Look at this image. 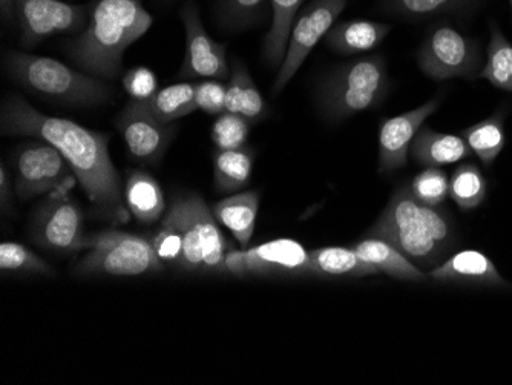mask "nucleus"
Listing matches in <instances>:
<instances>
[{"mask_svg": "<svg viewBox=\"0 0 512 385\" xmlns=\"http://www.w3.org/2000/svg\"><path fill=\"white\" fill-rule=\"evenodd\" d=\"M439 106V97H434L419 108L404 112L401 116L385 119L381 123L378 142V171L381 174H390L407 166L414 137Z\"/></svg>", "mask_w": 512, "mask_h": 385, "instance_id": "nucleus-16", "label": "nucleus"}, {"mask_svg": "<svg viewBox=\"0 0 512 385\" xmlns=\"http://www.w3.org/2000/svg\"><path fill=\"white\" fill-rule=\"evenodd\" d=\"M353 249L362 260L373 264L381 274L390 275L396 280L414 281V283L430 280V275L425 274V270L417 267L393 244L382 238L365 235L364 240L353 244Z\"/></svg>", "mask_w": 512, "mask_h": 385, "instance_id": "nucleus-19", "label": "nucleus"}, {"mask_svg": "<svg viewBox=\"0 0 512 385\" xmlns=\"http://www.w3.org/2000/svg\"><path fill=\"white\" fill-rule=\"evenodd\" d=\"M125 201L129 212L140 223H155L166 211L165 195L158 181L148 172H129L125 185Z\"/></svg>", "mask_w": 512, "mask_h": 385, "instance_id": "nucleus-24", "label": "nucleus"}, {"mask_svg": "<svg viewBox=\"0 0 512 385\" xmlns=\"http://www.w3.org/2000/svg\"><path fill=\"white\" fill-rule=\"evenodd\" d=\"M345 5L347 0H313L312 4L296 17L286 57L283 65L279 66L278 76L273 83L275 96H278L295 77L296 71L306 62L316 43L332 30Z\"/></svg>", "mask_w": 512, "mask_h": 385, "instance_id": "nucleus-12", "label": "nucleus"}, {"mask_svg": "<svg viewBox=\"0 0 512 385\" xmlns=\"http://www.w3.org/2000/svg\"><path fill=\"white\" fill-rule=\"evenodd\" d=\"M417 63L425 76L437 82L477 79L483 68L479 42L448 24L430 28L417 51Z\"/></svg>", "mask_w": 512, "mask_h": 385, "instance_id": "nucleus-8", "label": "nucleus"}, {"mask_svg": "<svg viewBox=\"0 0 512 385\" xmlns=\"http://www.w3.org/2000/svg\"><path fill=\"white\" fill-rule=\"evenodd\" d=\"M431 280L440 283H457L474 287H505L511 289L512 284L502 277L490 257L474 249L456 252L439 266L428 272Z\"/></svg>", "mask_w": 512, "mask_h": 385, "instance_id": "nucleus-17", "label": "nucleus"}, {"mask_svg": "<svg viewBox=\"0 0 512 385\" xmlns=\"http://www.w3.org/2000/svg\"><path fill=\"white\" fill-rule=\"evenodd\" d=\"M0 198H2V206H4V209H7V201L11 203V183L8 180L4 163H2V168H0Z\"/></svg>", "mask_w": 512, "mask_h": 385, "instance_id": "nucleus-39", "label": "nucleus"}, {"mask_svg": "<svg viewBox=\"0 0 512 385\" xmlns=\"http://www.w3.org/2000/svg\"><path fill=\"white\" fill-rule=\"evenodd\" d=\"M161 123H172L197 111L195 83L183 82L158 89L149 100H140Z\"/></svg>", "mask_w": 512, "mask_h": 385, "instance_id": "nucleus-27", "label": "nucleus"}, {"mask_svg": "<svg viewBox=\"0 0 512 385\" xmlns=\"http://www.w3.org/2000/svg\"><path fill=\"white\" fill-rule=\"evenodd\" d=\"M123 88L134 100H149L158 91L157 76L145 66H138L123 76Z\"/></svg>", "mask_w": 512, "mask_h": 385, "instance_id": "nucleus-38", "label": "nucleus"}, {"mask_svg": "<svg viewBox=\"0 0 512 385\" xmlns=\"http://www.w3.org/2000/svg\"><path fill=\"white\" fill-rule=\"evenodd\" d=\"M411 192L417 200L428 206H439L450 195L447 172L439 168H425L411 180Z\"/></svg>", "mask_w": 512, "mask_h": 385, "instance_id": "nucleus-33", "label": "nucleus"}, {"mask_svg": "<svg viewBox=\"0 0 512 385\" xmlns=\"http://www.w3.org/2000/svg\"><path fill=\"white\" fill-rule=\"evenodd\" d=\"M0 269L4 272H28V274L50 275V264L37 257L19 243L0 244Z\"/></svg>", "mask_w": 512, "mask_h": 385, "instance_id": "nucleus-34", "label": "nucleus"}, {"mask_svg": "<svg viewBox=\"0 0 512 385\" xmlns=\"http://www.w3.org/2000/svg\"><path fill=\"white\" fill-rule=\"evenodd\" d=\"M391 27L371 20L339 22L325 36V47L342 56L375 50L390 34Z\"/></svg>", "mask_w": 512, "mask_h": 385, "instance_id": "nucleus-20", "label": "nucleus"}, {"mask_svg": "<svg viewBox=\"0 0 512 385\" xmlns=\"http://www.w3.org/2000/svg\"><path fill=\"white\" fill-rule=\"evenodd\" d=\"M8 74L42 99L68 106H96L109 102L114 89L99 77L74 70L59 60L8 51Z\"/></svg>", "mask_w": 512, "mask_h": 385, "instance_id": "nucleus-4", "label": "nucleus"}, {"mask_svg": "<svg viewBox=\"0 0 512 385\" xmlns=\"http://www.w3.org/2000/svg\"><path fill=\"white\" fill-rule=\"evenodd\" d=\"M76 181L65 157L50 143H27L17 151L14 191L20 200L69 194Z\"/></svg>", "mask_w": 512, "mask_h": 385, "instance_id": "nucleus-9", "label": "nucleus"}, {"mask_svg": "<svg viewBox=\"0 0 512 385\" xmlns=\"http://www.w3.org/2000/svg\"><path fill=\"white\" fill-rule=\"evenodd\" d=\"M460 135L480 162L490 168L505 148V112H494L488 119L463 129Z\"/></svg>", "mask_w": 512, "mask_h": 385, "instance_id": "nucleus-25", "label": "nucleus"}, {"mask_svg": "<svg viewBox=\"0 0 512 385\" xmlns=\"http://www.w3.org/2000/svg\"><path fill=\"white\" fill-rule=\"evenodd\" d=\"M154 24L140 0H97L88 24L66 45V53L83 73L114 80L122 74L123 56Z\"/></svg>", "mask_w": 512, "mask_h": 385, "instance_id": "nucleus-2", "label": "nucleus"}, {"mask_svg": "<svg viewBox=\"0 0 512 385\" xmlns=\"http://www.w3.org/2000/svg\"><path fill=\"white\" fill-rule=\"evenodd\" d=\"M183 232V260L180 269L201 274H227L226 258L234 247L218 228L214 212L200 195H181L168 211Z\"/></svg>", "mask_w": 512, "mask_h": 385, "instance_id": "nucleus-6", "label": "nucleus"}, {"mask_svg": "<svg viewBox=\"0 0 512 385\" xmlns=\"http://www.w3.org/2000/svg\"><path fill=\"white\" fill-rule=\"evenodd\" d=\"M155 254L165 266L180 267L183 260V232L178 228L174 218L166 214L165 220L161 221L160 229L151 238Z\"/></svg>", "mask_w": 512, "mask_h": 385, "instance_id": "nucleus-35", "label": "nucleus"}, {"mask_svg": "<svg viewBox=\"0 0 512 385\" xmlns=\"http://www.w3.org/2000/svg\"><path fill=\"white\" fill-rule=\"evenodd\" d=\"M0 10H2V16L7 20L14 19V0H0Z\"/></svg>", "mask_w": 512, "mask_h": 385, "instance_id": "nucleus-40", "label": "nucleus"}, {"mask_svg": "<svg viewBox=\"0 0 512 385\" xmlns=\"http://www.w3.org/2000/svg\"><path fill=\"white\" fill-rule=\"evenodd\" d=\"M367 237L393 244L417 267L430 272L447 260L456 246V232L450 215L439 206L417 200L410 185L399 186Z\"/></svg>", "mask_w": 512, "mask_h": 385, "instance_id": "nucleus-3", "label": "nucleus"}, {"mask_svg": "<svg viewBox=\"0 0 512 385\" xmlns=\"http://www.w3.org/2000/svg\"><path fill=\"white\" fill-rule=\"evenodd\" d=\"M488 183L474 163H462L451 175L450 195L463 211L479 208L486 198Z\"/></svg>", "mask_w": 512, "mask_h": 385, "instance_id": "nucleus-31", "label": "nucleus"}, {"mask_svg": "<svg viewBox=\"0 0 512 385\" xmlns=\"http://www.w3.org/2000/svg\"><path fill=\"white\" fill-rule=\"evenodd\" d=\"M226 86L218 80H206L195 85V102L198 109L211 114L221 116L226 112Z\"/></svg>", "mask_w": 512, "mask_h": 385, "instance_id": "nucleus-37", "label": "nucleus"}, {"mask_svg": "<svg viewBox=\"0 0 512 385\" xmlns=\"http://www.w3.org/2000/svg\"><path fill=\"white\" fill-rule=\"evenodd\" d=\"M180 17L186 33V56L180 76L186 79H227L226 45L215 42L207 34L197 5L186 2L180 10Z\"/></svg>", "mask_w": 512, "mask_h": 385, "instance_id": "nucleus-14", "label": "nucleus"}, {"mask_svg": "<svg viewBox=\"0 0 512 385\" xmlns=\"http://www.w3.org/2000/svg\"><path fill=\"white\" fill-rule=\"evenodd\" d=\"M471 149L462 135L445 134L422 126L411 143L410 157L425 168L453 165L470 157Z\"/></svg>", "mask_w": 512, "mask_h": 385, "instance_id": "nucleus-18", "label": "nucleus"}, {"mask_svg": "<svg viewBox=\"0 0 512 385\" xmlns=\"http://www.w3.org/2000/svg\"><path fill=\"white\" fill-rule=\"evenodd\" d=\"M477 0H382V10L402 19H427L439 14L468 11Z\"/></svg>", "mask_w": 512, "mask_h": 385, "instance_id": "nucleus-30", "label": "nucleus"}, {"mask_svg": "<svg viewBox=\"0 0 512 385\" xmlns=\"http://www.w3.org/2000/svg\"><path fill=\"white\" fill-rule=\"evenodd\" d=\"M390 91L384 57H364L333 70L318 86V106L327 122L338 123L381 106Z\"/></svg>", "mask_w": 512, "mask_h": 385, "instance_id": "nucleus-5", "label": "nucleus"}, {"mask_svg": "<svg viewBox=\"0 0 512 385\" xmlns=\"http://www.w3.org/2000/svg\"><path fill=\"white\" fill-rule=\"evenodd\" d=\"M115 123L125 139L129 154L142 165H157L177 132L175 126L161 123L140 100L134 99L120 112Z\"/></svg>", "mask_w": 512, "mask_h": 385, "instance_id": "nucleus-13", "label": "nucleus"}, {"mask_svg": "<svg viewBox=\"0 0 512 385\" xmlns=\"http://www.w3.org/2000/svg\"><path fill=\"white\" fill-rule=\"evenodd\" d=\"M82 251L86 254L77 264V270L83 275L137 277L165 269L151 240L128 232L103 231L88 235L83 240Z\"/></svg>", "mask_w": 512, "mask_h": 385, "instance_id": "nucleus-7", "label": "nucleus"}, {"mask_svg": "<svg viewBox=\"0 0 512 385\" xmlns=\"http://www.w3.org/2000/svg\"><path fill=\"white\" fill-rule=\"evenodd\" d=\"M229 274L237 277H309L310 254L290 238L258 244L250 249H232L226 258Z\"/></svg>", "mask_w": 512, "mask_h": 385, "instance_id": "nucleus-10", "label": "nucleus"}, {"mask_svg": "<svg viewBox=\"0 0 512 385\" xmlns=\"http://www.w3.org/2000/svg\"><path fill=\"white\" fill-rule=\"evenodd\" d=\"M266 0H218V24L240 31L255 25L263 16Z\"/></svg>", "mask_w": 512, "mask_h": 385, "instance_id": "nucleus-32", "label": "nucleus"}, {"mask_svg": "<svg viewBox=\"0 0 512 385\" xmlns=\"http://www.w3.org/2000/svg\"><path fill=\"white\" fill-rule=\"evenodd\" d=\"M2 132L13 137H36L53 145L76 174L97 211L115 221H126L120 175L109 155V137L60 117L45 116L20 96L2 103Z\"/></svg>", "mask_w": 512, "mask_h": 385, "instance_id": "nucleus-1", "label": "nucleus"}, {"mask_svg": "<svg viewBox=\"0 0 512 385\" xmlns=\"http://www.w3.org/2000/svg\"><path fill=\"white\" fill-rule=\"evenodd\" d=\"M253 158L255 152L252 148L218 149L214 155L215 186L221 192H237L246 188L252 175Z\"/></svg>", "mask_w": 512, "mask_h": 385, "instance_id": "nucleus-28", "label": "nucleus"}, {"mask_svg": "<svg viewBox=\"0 0 512 385\" xmlns=\"http://www.w3.org/2000/svg\"><path fill=\"white\" fill-rule=\"evenodd\" d=\"M309 254L312 277L362 278L381 274L373 264L362 260L353 247H319Z\"/></svg>", "mask_w": 512, "mask_h": 385, "instance_id": "nucleus-22", "label": "nucleus"}, {"mask_svg": "<svg viewBox=\"0 0 512 385\" xmlns=\"http://www.w3.org/2000/svg\"><path fill=\"white\" fill-rule=\"evenodd\" d=\"M509 7H511V13H512V0H509Z\"/></svg>", "mask_w": 512, "mask_h": 385, "instance_id": "nucleus-41", "label": "nucleus"}, {"mask_svg": "<svg viewBox=\"0 0 512 385\" xmlns=\"http://www.w3.org/2000/svg\"><path fill=\"white\" fill-rule=\"evenodd\" d=\"M250 123L244 117L232 112H224L218 116L212 128V142L217 149H238L246 146L249 137Z\"/></svg>", "mask_w": 512, "mask_h": 385, "instance_id": "nucleus-36", "label": "nucleus"}, {"mask_svg": "<svg viewBox=\"0 0 512 385\" xmlns=\"http://www.w3.org/2000/svg\"><path fill=\"white\" fill-rule=\"evenodd\" d=\"M270 4H272V24L264 40V60L270 66H281L286 57L290 33H292L302 0H270Z\"/></svg>", "mask_w": 512, "mask_h": 385, "instance_id": "nucleus-26", "label": "nucleus"}, {"mask_svg": "<svg viewBox=\"0 0 512 385\" xmlns=\"http://www.w3.org/2000/svg\"><path fill=\"white\" fill-rule=\"evenodd\" d=\"M91 7L62 0H14L20 42L23 47L33 48L56 34L80 33L88 24Z\"/></svg>", "mask_w": 512, "mask_h": 385, "instance_id": "nucleus-11", "label": "nucleus"}, {"mask_svg": "<svg viewBox=\"0 0 512 385\" xmlns=\"http://www.w3.org/2000/svg\"><path fill=\"white\" fill-rule=\"evenodd\" d=\"M258 209H260V194L247 191L224 198L214 206L212 212L218 223L229 229L240 246L247 249L255 231Z\"/></svg>", "mask_w": 512, "mask_h": 385, "instance_id": "nucleus-21", "label": "nucleus"}, {"mask_svg": "<svg viewBox=\"0 0 512 385\" xmlns=\"http://www.w3.org/2000/svg\"><path fill=\"white\" fill-rule=\"evenodd\" d=\"M36 218L34 238L40 246L56 252L82 251L83 212L68 194L51 195Z\"/></svg>", "mask_w": 512, "mask_h": 385, "instance_id": "nucleus-15", "label": "nucleus"}, {"mask_svg": "<svg viewBox=\"0 0 512 385\" xmlns=\"http://www.w3.org/2000/svg\"><path fill=\"white\" fill-rule=\"evenodd\" d=\"M226 112L244 117L250 125L263 120L269 112L266 100L250 77L249 70L240 60H235L226 86Z\"/></svg>", "mask_w": 512, "mask_h": 385, "instance_id": "nucleus-23", "label": "nucleus"}, {"mask_svg": "<svg viewBox=\"0 0 512 385\" xmlns=\"http://www.w3.org/2000/svg\"><path fill=\"white\" fill-rule=\"evenodd\" d=\"M477 77L512 94V45L496 22L491 24L488 57Z\"/></svg>", "mask_w": 512, "mask_h": 385, "instance_id": "nucleus-29", "label": "nucleus"}]
</instances>
